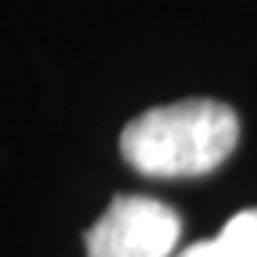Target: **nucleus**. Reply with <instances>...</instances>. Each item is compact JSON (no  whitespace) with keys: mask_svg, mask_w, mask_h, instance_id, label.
<instances>
[{"mask_svg":"<svg viewBox=\"0 0 257 257\" xmlns=\"http://www.w3.org/2000/svg\"><path fill=\"white\" fill-rule=\"evenodd\" d=\"M174 257H257V208L238 211L214 238H201Z\"/></svg>","mask_w":257,"mask_h":257,"instance_id":"obj_3","label":"nucleus"},{"mask_svg":"<svg viewBox=\"0 0 257 257\" xmlns=\"http://www.w3.org/2000/svg\"><path fill=\"white\" fill-rule=\"evenodd\" d=\"M180 217L149 195H115L87 229V257H174Z\"/></svg>","mask_w":257,"mask_h":257,"instance_id":"obj_2","label":"nucleus"},{"mask_svg":"<svg viewBox=\"0 0 257 257\" xmlns=\"http://www.w3.org/2000/svg\"><path fill=\"white\" fill-rule=\"evenodd\" d=\"M238 143V115L217 99H180L137 115L121 134V155L146 177H201Z\"/></svg>","mask_w":257,"mask_h":257,"instance_id":"obj_1","label":"nucleus"}]
</instances>
